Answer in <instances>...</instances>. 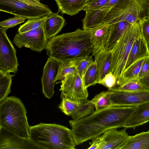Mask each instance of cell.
<instances>
[{
  "label": "cell",
  "mask_w": 149,
  "mask_h": 149,
  "mask_svg": "<svg viewBox=\"0 0 149 149\" xmlns=\"http://www.w3.org/2000/svg\"><path fill=\"white\" fill-rule=\"evenodd\" d=\"M137 106L111 104L86 116L70 120L71 134L76 145L101 135L110 128L123 127Z\"/></svg>",
  "instance_id": "6da1fadb"
},
{
  "label": "cell",
  "mask_w": 149,
  "mask_h": 149,
  "mask_svg": "<svg viewBox=\"0 0 149 149\" xmlns=\"http://www.w3.org/2000/svg\"><path fill=\"white\" fill-rule=\"evenodd\" d=\"M47 55L63 63L84 59L92 53L93 46L89 30L78 29L47 40Z\"/></svg>",
  "instance_id": "7a4b0ae2"
},
{
  "label": "cell",
  "mask_w": 149,
  "mask_h": 149,
  "mask_svg": "<svg viewBox=\"0 0 149 149\" xmlns=\"http://www.w3.org/2000/svg\"><path fill=\"white\" fill-rule=\"evenodd\" d=\"M30 139L41 149H75L71 130L56 124L42 123L29 126Z\"/></svg>",
  "instance_id": "3957f363"
},
{
  "label": "cell",
  "mask_w": 149,
  "mask_h": 149,
  "mask_svg": "<svg viewBox=\"0 0 149 149\" xmlns=\"http://www.w3.org/2000/svg\"><path fill=\"white\" fill-rule=\"evenodd\" d=\"M27 111L19 98L7 97L0 103V125L23 137L29 138Z\"/></svg>",
  "instance_id": "277c9868"
},
{
  "label": "cell",
  "mask_w": 149,
  "mask_h": 149,
  "mask_svg": "<svg viewBox=\"0 0 149 149\" xmlns=\"http://www.w3.org/2000/svg\"><path fill=\"white\" fill-rule=\"evenodd\" d=\"M141 36L138 23L131 24L110 51L111 54L110 72L116 77L117 86L124 82L125 65L133 44L136 38Z\"/></svg>",
  "instance_id": "5b68a950"
},
{
  "label": "cell",
  "mask_w": 149,
  "mask_h": 149,
  "mask_svg": "<svg viewBox=\"0 0 149 149\" xmlns=\"http://www.w3.org/2000/svg\"><path fill=\"white\" fill-rule=\"evenodd\" d=\"M149 17V0H123L108 12L103 23L110 25L120 21L132 24Z\"/></svg>",
  "instance_id": "8992f818"
},
{
  "label": "cell",
  "mask_w": 149,
  "mask_h": 149,
  "mask_svg": "<svg viewBox=\"0 0 149 149\" xmlns=\"http://www.w3.org/2000/svg\"><path fill=\"white\" fill-rule=\"evenodd\" d=\"M0 11L28 19L47 16L52 13L40 0H0Z\"/></svg>",
  "instance_id": "52a82bcc"
},
{
  "label": "cell",
  "mask_w": 149,
  "mask_h": 149,
  "mask_svg": "<svg viewBox=\"0 0 149 149\" xmlns=\"http://www.w3.org/2000/svg\"><path fill=\"white\" fill-rule=\"evenodd\" d=\"M0 28V71L5 74L17 72L19 64L16 50L6 34Z\"/></svg>",
  "instance_id": "ba28073f"
},
{
  "label": "cell",
  "mask_w": 149,
  "mask_h": 149,
  "mask_svg": "<svg viewBox=\"0 0 149 149\" xmlns=\"http://www.w3.org/2000/svg\"><path fill=\"white\" fill-rule=\"evenodd\" d=\"M61 97L70 100L79 101L87 99L88 92L83 79L76 72L67 76L61 81Z\"/></svg>",
  "instance_id": "9c48e42d"
},
{
  "label": "cell",
  "mask_w": 149,
  "mask_h": 149,
  "mask_svg": "<svg viewBox=\"0 0 149 149\" xmlns=\"http://www.w3.org/2000/svg\"><path fill=\"white\" fill-rule=\"evenodd\" d=\"M47 40L42 27L22 33H18L15 36L13 42L19 48L25 47L40 52L45 49Z\"/></svg>",
  "instance_id": "30bf717a"
},
{
  "label": "cell",
  "mask_w": 149,
  "mask_h": 149,
  "mask_svg": "<svg viewBox=\"0 0 149 149\" xmlns=\"http://www.w3.org/2000/svg\"><path fill=\"white\" fill-rule=\"evenodd\" d=\"M108 91L111 104L138 105L149 102V90L136 91Z\"/></svg>",
  "instance_id": "8fae6325"
},
{
  "label": "cell",
  "mask_w": 149,
  "mask_h": 149,
  "mask_svg": "<svg viewBox=\"0 0 149 149\" xmlns=\"http://www.w3.org/2000/svg\"><path fill=\"white\" fill-rule=\"evenodd\" d=\"M0 149H41L30 138L22 137L1 125Z\"/></svg>",
  "instance_id": "7c38bea8"
},
{
  "label": "cell",
  "mask_w": 149,
  "mask_h": 149,
  "mask_svg": "<svg viewBox=\"0 0 149 149\" xmlns=\"http://www.w3.org/2000/svg\"><path fill=\"white\" fill-rule=\"evenodd\" d=\"M62 63L49 57L44 67L41 78L42 91L45 97L48 99H51L54 93L56 79Z\"/></svg>",
  "instance_id": "4fadbf2b"
},
{
  "label": "cell",
  "mask_w": 149,
  "mask_h": 149,
  "mask_svg": "<svg viewBox=\"0 0 149 149\" xmlns=\"http://www.w3.org/2000/svg\"><path fill=\"white\" fill-rule=\"evenodd\" d=\"M117 128H111L101 135L102 146L101 149H120L129 136L125 128L120 130Z\"/></svg>",
  "instance_id": "5bb4252c"
},
{
  "label": "cell",
  "mask_w": 149,
  "mask_h": 149,
  "mask_svg": "<svg viewBox=\"0 0 149 149\" xmlns=\"http://www.w3.org/2000/svg\"><path fill=\"white\" fill-rule=\"evenodd\" d=\"M110 30V25L105 23H103L89 30L93 46L92 53L93 56L100 51L105 49Z\"/></svg>",
  "instance_id": "9a60e30c"
},
{
  "label": "cell",
  "mask_w": 149,
  "mask_h": 149,
  "mask_svg": "<svg viewBox=\"0 0 149 149\" xmlns=\"http://www.w3.org/2000/svg\"><path fill=\"white\" fill-rule=\"evenodd\" d=\"M148 57H149V47L141 36L136 38L133 42L127 58L124 71L137 61Z\"/></svg>",
  "instance_id": "2e32d148"
},
{
  "label": "cell",
  "mask_w": 149,
  "mask_h": 149,
  "mask_svg": "<svg viewBox=\"0 0 149 149\" xmlns=\"http://www.w3.org/2000/svg\"><path fill=\"white\" fill-rule=\"evenodd\" d=\"M149 121V102L138 105L137 108L123 126L125 128H132L146 123Z\"/></svg>",
  "instance_id": "e0dca14e"
},
{
  "label": "cell",
  "mask_w": 149,
  "mask_h": 149,
  "mask_svg": "<svg viewBox=\"0 0 149 149\" xmlns=\"http://www.w3.org/2000/svg\"><path fill=\"white\" fill-rule=\"evenodd\" d=\"M58 13L52 12L47 16L44 22L42 27L47 39L55 36L65 25V20Z\"/></svg>",
  "instance_id": "ac0fdd59"
},
{
  "label": "cell",
  "mask_w": 149,
  "mask_h": 149,
  "mask_svg": "<svg viewBox=\"0 0 149 149\" xmlns=\"http://www.w3.org/2000/svg\"><path fill=\"white\" fill-rule=\"evenodd\" d=\"M98 72V84L107 74L110 72L111 54L110 51L102 49L94 55Z\"/></svg>",
  "instance_id": "d6986e66"
},
{
  "label": "cell",
  "mask_w": 149,
  "mask_h": 149,
  "mask_svg": "<svg viewBox=\"0 0 149 149\" xmlns=\"http://www.w3.org/2000/svg\"><path fill=\"white\" fill-rule=\"evenodd\" d=\"M86 14L82 19L83 29L90 30L93 28L102 23L109 11L100 9L95 10L85 11Z\"/></svg>",
  "instance_id": "ffe728a7"
},
{
  "label": "cell",
  "mask_w": 149,
  "mask_h": 149,
  "mask_svg": "<svg viewBox=\"0 0 149 149\" xmlns=\"http://www.w3.org/2000/svg\"><path fill=\"white\" fill-rule=\"evenodd\" d=\"M131 24L120 21L110 24L109 36L104 49L110 51Z\"/></svg>",
  "instance_id": "44dd1931"
},
{
  "label": "cell",
  "mask_w": 149,
  "mask_h": 149,
  "mask_svg": "<svg viewBox=\"0 0 149 149\" xmlns=\"http://www.w3.org/2000/svg\"><path fill=\"white\" fill-rule=\"evenodd\" d=\"M87 0H58L56 1L58 12L70 16L84 10Z\"/></svg>",
  "instance_id": "7402d4cb"
},
{
  "label": "cell",
  "mask_w": 149,
  "mask_h": 149,
  "mask_svg": "<svg viewBox=\"0 0 149 149\" xmlns=\"http://www.w3.org/2000/svg\"><path fill=\"white\" fill-rule=\"evenodd\" d=\"M149 149V131L129 136L120 149Z\"/></svg>",
  "instance_id": "603a6c76"
},
{
  "label": "cell",
  "mask_w": 149,
  "mask_h": 149,
  "mask_svg": "<svg viewBox=\"0 0 149 149\" xmlns=\"http://www.w3.org/2000/svg\"><path fill=\"white\" fill-rule=\"evenodd\" d=\"M94 106L87 99L80 100V103L74 112L71 116L73 120H77L88 116L94 111Z\"/></svg>",
  "instance_id": "cb8c5ba5"
},
{
  "label": "cell",
  "mask_w": 149,
  "mask_h": 149,
  "mask_svg": "<svg viewBox=\"0 0 149 149\" xmlns=\"http://www.w3.org/2000/svg\"><path fill=\"white\" fill-rule=\"evenodd\" d=\"M85 87H88L98 84V72L95 62L93 61L86 70L83 78Z\"/></svg>",
  "instance_id": "d4e9b609"
},
{
  "label": "cell",
  "mask_w": 149,
  "mask_h": 149,
  "mask_svg": "<svg viewBox=\"0 0 149 149\" xmlns=\"http://www.w3.org/2000/svg\"><path fill=\"white\" fill-rule=\"evenodd\" d=\"M47 16L29 19L20 26L18 30V33H22L43 27Z\"/></svg>",
  "instance_id": "484cf974"
},
{
  "label": "cell",
  "mask_w": 149,
  "mask_h": 149,
  "mask_svg": "<svg viewBox=\"0 0 149 149\" xmlns=\"http://www.w3.org/2000/svg\"><path fill=\"white\" fill-rule=\"evenodd\" d=\"M96 112L104 109L111 105L109 97V91H103L96 95L91 100Z\"/></svg>",
  "instance_id": "4316f807"
},
{
  "label": "cell",
  "mask_w": 149,
  "mask_h": 149,
  "mask_svg": "<svg viewBox=\"0 0 149 149\" xmlns=\"http://www.w3.org/2000/svg\"><path fill=\"white\" fill-rule=\"evenodd\" d=\"M145 90L149 89L144 88L139 79L137 78L127 81L122 84L113 88L109 90L136 91Z\"/></svg>",
  "instance_id": "83f0119b"
},
{
  "label": "cell",
  "mask_w": 149,
  "mask_h": 149,
  "mask_svg": "<svg viewBox=\"0 0 149 149\" xmlns=\"http://www.w3.org/2000/svg\"><path fill=\"white\" fill-rule=\"evenodd\" d=\"M14 76L9 74L0 78V103L11 93L12 77Z\"/></svg>",
  "instance_id": "f1b7e54d"
},
{
  "label": "cell",
  "mask_w": 149,
  "mask_h": 149,
  "mask_svg": "<svg viewBox=\"0 0 149 149\" xmlns=\"http://www.w3.org/2000/svg\"><path fill=\"white\" fill-rule=\"evenodd\" d=\"M144 58L140 59L134 62L124 71L123 75V83L129 80L138 78L139 74Z\"/></svg>",
  "instance_id": "f546056e"
},
{
  "label": "cell",
  "mask_w": 149,
  "mask_h": 149,
  "mask_svg": "<svg viewBox=\"0 0 149 149\" xmlns=\"http://www.w3.org/2000/svg\"><path fill=\"white\" fill-rule=\"evenodd\" d=\"M61 101L58 108L65 114L71 116L79 104L80 101H74L64 97H61Z\"/></svg>",
  "instance_id": "4dcf8cb0"
},
{
  "label": "cell",
  "mask_w": 149,
  "mask_h": 149,
  "mask_svg": "<svg viewBox=\"0 0 149 149\" xmlns=\"http://www.w3.org/2000/svg\"><path fill=\"white\" fill-rule=\"evenodd\" d=\"M75 72L76 68L73 62L62 63L59 68L56 81H62L68 75Z\"/></svg>",
  "instance_id": "1f68e13d"
},
{
  "label": "cell",
  "mask_w": 149,
  "mask_h": 149,
  "mask_svg": "<svg viewBox=\"0 0 149 149\" xmlns=\"http://www.w3.org/2000/svg\"><path fill=\"white\" fill-rule=\"evenodd\" d=\"M93 56L92 55L89 56L84 59L73 62L76 68V72L82 79L87 69L93 61Z\"/></svg>",
  "instance_id": "d6a6232c"
},
{
  "label": "cell",
  "mask_w": 149,
  "mask_h": 149,
  "mask_svg": "<svg viewBox=\"0 0 149 149\" xmlns=\"http://www.w3.org/2000/svg\"><path fill=\"white\" fill-rule=\"evenodd\" d=\"M26 19L23 17L15 16L13 18H9L0 22V27L6 31L9 28L13 27L24 22Z\"/></svg>",
  "instance_id": "836d02e7"
},
{
  "label": "cell",
  "mask_w": 149,
  "mask_h": 149,
  "mask_svg": "<svg viewBox=\"0 0 149 149\" xmlns=\"http://www.w3.org/2000/svg\"><path fill=\"white\" fill-rule=\"evenodd\" d=\"M138 23L141 34L149 47V17H144L139 20Z\"/></svg>",
  "instance_id": "e575fe53"
},
{
  "label": "cell",
  "mask_w": 149,
  "mask_h": 149,
  "mask_svg": "<svg viewBox=\"0 0 149 149\" xmlns=\"http://www.w3.org/2000/svg\"><path fill=\"white\" fill-rule=\"evenodd\" d=\"M99 84L104 86L109 90L117 86L116 79L113 74L109 72L101 80Z\"/></svg>",
  "instance_id": "d590c367"
},
{
  "label": "cell",
  "mask_w": 149,
  "mask_h": 149,
  "mask_svg": "<svg viewBox=\"0 0 149 149\" xmlns=\"http://www.w3.org/2000/svg\"><path fill=\"white\" fill-rule=\"evenodd\" d=\"M110 0H87L84 10L99 9L107 4Z\"/></svg>",
  "instance_id": "8d00e7d4"
},
{
  "label": "cell",
  "mask_w": 149,
  "mask_h": 149,
  "mask_svg": "<svg viewBox=\"0 0 149 149\" xmlns=\"http://www.w3.org/2000/svg\"><path fill=\"white\" fill-rule=\"evenodd\" d=\"M149 73V57L145 58L138 75L140 79Z\"/></svg>",
  "instance_id": "74e56055"
},
{
  "label": "cell",
  "mask_w": 149,
  "mask_h": 149,
  "mask_svg": "<svg viewBox=\"0 0 149 149\" xmlns=\"http://www.w3.org/2000/svg\"><path fill=\"white\" fill-rule=\"evenodd\" d=\"M101 135L97 136L91 139L92 141L89 143L90 146L88 149H101L102 146Z\"/></svg>",
  "instance_id": "f35d334b"
},
{
  "label": "cell",
  "mask_w": 149,
  "mask_h": 149,
  "mask_svg": "<svg viewBox=\"0 0 149 149\" xmlns=\"http://www.w3.org/2000/svg\"><path fill=\"white\" fill-rule=\"evenodd\" d=\"M123 0H110L109 2L100 8L109 11L113 7L118 4Z\"/></svg>",
  "instance_id": "ab89813d"
},
{
  "label": "cell",
  "mask_w": 149,
  "mask_h": 149,
  "mask_svg": "<svg viewBox=\"0 0 149 149\" xmlns=\"http://www.w3.org/2000/svg\"><path fill=\"white\" fill-rule=\"evenodd\" d=\"M139 79L143 87L149 90V73Z\"/></svg>",
  "instance_id": "60d3db41"
},
{
  "label": "cell",
  "mask_w": 149,
  "mask_h": 149,
  "mask_svg": "<svg viewBox=\"0 0 149 149\" xmlns=\"http://www.w3.org/2000/svg\"><path fill=\"white\" fill-rule=\"evenodd\" d=\"M5 75H6V74H4L3 72L0 71V78L3 77Z\"/></svg>",
  "instance_id": "b9f144b4"
},
{
  "label": "cell",
  "mask_w": 149,
  "mask_h": 149,
  "mask_svg": "<svg viewBox=\"0 0 149 149\" xmlns=\"http://www.w3.org/2000/svg\"><path fill=\"white\" fill-rule=\"evenodd\" d=\"M55 1H57V0H54Z\"/></svg>",
  "instance_id": "7bdbcfd3"
}]
</instances>
